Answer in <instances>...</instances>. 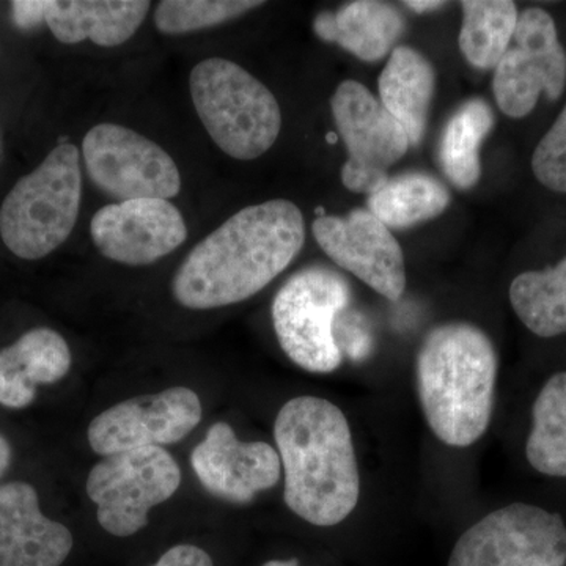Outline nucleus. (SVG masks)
Returning <instances> with one entry per match:
<instances>
[{
	"mask_svg": "<svg viewBox=\"0 0 566 566\" xmlns=\"http://www.w3.org/2000/svg\"><path fill=\"white\" fill-rule=\"evenodd\" d=\"M304 243L297 205L275 199L245 207L189 252L174 277L175 300L192 311L243 303L282 274Z\"/></svg>",
	"mask_w": 566,
	"mask_h": 566,
	"instance_id": "f257e3e1",
	"label": "nucleus"
},
{
	"mask_svg": "<svg viewBox=\"0 0 566 566\" xmlns=\"http://www.w3.org/2000/svg\"><path fill=\"white\" fill-rule=\"evenodd\" d=\"M274 439L286 506L314 526L344 523L359 502L360 475L342 409L319 397L293 398L275 417Z\"/></svg>",
	"mask_w": 566,
	"mask_h": 566,
	"instance_id": "f03ea898",
	"label": "nucleus"
},
{
	"mask_svg": "<svg viewBox=\"0 0 566 566\" xmlns=\"http://www.w3.org/2000/svg\"><path fill=\"white\" fill-rule=\"evenodd\" d=\"M499 357L471 323H447L423 338L417 354V392L428 427L446 446L475 444L493 417Z\"/></svg>",
	"mask_w": 566,
	"mask_h": 566,
	"instance_id": "7ed1b4c3",
	"label": "nucleus"
},
{
	"mask_svg": "<svg viewBox=\"0 0 566 566\" xmlns=\"http://www.w3.org/2000/svg\"><path fill=\"white\" fill-rule=\"evenodd\" d=\"M189 88L205 129L230 158L252 161L277 140L282 129L277 99L238 63L205 59L193 66Z\"/></svg>",
	"mask_w": 566,
	"mask_h": 566,
	"instance_id": "20e7f679",
	"label": "nucleus"
},
{
	"mask_svg": "<svg viewBox=\"0 0 566 566\" xmlns=\"http://www.w3.org/2000/svg\"><path fill=\"white\" fill-rule=\"evenodd\" d=\"M80 151L61 144L14 185L0 207V237L10 252L40 260L61 248L80 216Z\"/></svg>",
	"mask_w": 566,
	"mask_h": 566,
	"instance_id": "39448f33",
	"label": "nucleus"
},
{
	"mask_svg": "<svg viewBox=\"0 0 566 566\" xmlns=\"http://www.w3.org/2000/svg\"><path fill=\"white\" fill-rule=\"evenodd\" d=\"M352 289L344 275L315 264L297 271L273 301V324L281 348L311 374H333L344 356L334 337L337 316L348 308Z\"/></svg>",
	"mask_w": 566,
	"mask_h": 566,
	"instance_id": "423d86ee",
	"label": "nucleus"
},
{
	"mask_svg": "<svg viewBox=\"0 0 566 566\" xmlns=\"http://www.w3.org/2000/svg\"><path fill=\"white\" fill-rule=\"evenodd\" d=\"M180 483L177 460L163 447H144L115 453L93 465L87 494L107 534L132 536L147 526L148 512L169 501Z\"/></svg>",
	"mask_w": 566,
	"mask_h": 566,
	"instance_id": "0eeeda50",
	"label": "nucleus"
},
{
	"mask_svg": "<svg viewBox=\"0 0 566 566\" xmlns=\"http://www.w3.org/2000/svg\"><path fill=\"white\" fill-rule=\"evenodd\" d=\"M449 566H566L565 521L542 506H502L461 535Z\"/></svg>",
	"mask_w": 566,
	"mask_h": 566,
	"instance_id": "6e6552de",
	"label": "nucleus"
},
{
	"mask_svg": "<svg viewBox=\"0 0 566 566\" xmlns=\"http://www.w3.org/2000/svg\"><path fill=\"white\" fill-rule=\"evenodd\" d=\"M82 156L96 188L117 203L169 200L181 191V175L172 156L126 126H93L82 140Z\"/></svg>",
	"mask_w": 566,
	"mask_h": 566,
	"instance_id": "1a4fd4ad",
	"label": "nucleus"
},
{
	"mask_svg": "<svg viewBox=\"0 0 566 566\" xmlns=\"http://www.w3.org/2000/svg\"><path fill=\"white\" fill-rule=\"evenodd\" d=\"M331 109L348 150L342 182L349 191L371 196L389 180L390 167L411 147L408 134L374 93L357 81L338 85Z\"/></svg>",
	"mask_w": 566,
	"mask_h": 566,
	"instance_id": "9d476101",
	"label": "nucleus"
},
{
	"mask_svg": "<svg viewBox=\"0 0 566 566\" xmlns=\"http://www.w3.org/2000/svg\"><path fill=\"white\" fill-rule=\"evenodd\" d=\"M566 87V51L556 22L546 10L526 9L515 35L494 69L493 92L499 109L512 118L527 117L539 96L557 102Z\"/></svg>",
	"mask_w": 566,
	"mask_h": 566,
	"instance_id": "9b49d317",
	"label": "nucleus"
},
{
	"mask_svg": "<svg viewBox=\"0 0 566 566\" xmlns=\"http://www.w3.org/2000/svg\"><path fill=\"white\" fill-rule=\"evenodd\" d=\"M202 420L199 395L188 387L132 398L96 416L88 427V444L102 457L144 447L180 442Z\"/></svg>",
	"mask_w": 566,
	"mask_h": 566,
	"instance_id": "f8f14e48",
	"label": "nucleus"
},
{
	"mask_svg": "<svg viewBox=\"0 0 566 566\" xmlns=\"http://www.w3.org/2000/svg\"><path fill=\"white\" fill-rule=\"evenodd\" d=\"M316 243L337 266L356 275L389 301L406 289L405 255L389 227L368 210L316 218Z\"/></svg>",
	"mask_w": 566,
	"mask_h": 566,
	"instance_id": "ddd939ff",
	"label": "nucleus"
},
{
	"mask_svg": "<svg viewBox=\"0 0 566 566\" xmlns=\"http://www.w3.org/2000/svg\"><path fill=\"white\" fill-rule=\"evenodd\" d=\"M91 234L96 249L112 262L147 266L180 248L188 227L169 200L137 199L96 211Z\"/></svg>",
	"mask_w": 566,
	"mask_h": 566,
	"instance_id": "4468645a",
	"label": "nucleus"
},
{
	"mask_svg": "<svg viewBox=\"0 0 566 566\" xmlns=\"http://www.w3.org/2000/svg\"><path fill=\"white\" fill-rule=\"evenodd\" d=\"M191 464L205 490L232 504H249L255 494L277 485L281 457L266 442H243L229 423L208 430L193 449Z\"/></svg>",
	"mask_w": 566,
	"mask_h": 566,
	"instance_id": "2eb2a0df",
	"label": "nucleus"
},
{
	"mask_svg": "<svg viewBox=\"0 0 566 566\" xmlns=\"http://www.w3.org/2000/svg\"><path fill=\"white\" fill-rule=\"evenodd\" d=\"M73 545L69 528L41 512L35 488L0 485V566H61Z\"/></svg>",
	"mask_w": 566,
	"mask_h": 566,
	"instance_id": "dca6fc26",
	"label": "nucleus"
},
{
	"mask_svg": "<svg viewBox=\"0 0 566 566\" xmlns=\"http://www.w3.org/2000/svg\"><path fill=\"white\" fill-rule=\"evenodd\" d=\"M70 346L50 327H36L13 345L0 349V405L28 408L35 400L36 386L54 385L71 368Z\"/></svg>",
	"mask_w": 566,
	"mask_h": 566,
	"instance_id": "f3484780",
	"label": "nucleus"
},
{
	"mask_svg": "<svg viewBox=\"0 0 566 566\" xmlns=\"http://www.w3.org/2000/svg\"><path fill=\"white\" fill-rule=\"evenodd\" d=\"M148 10L147 0H44V21L63 44L114 48L139 31Z\"/></svg>",
	"mask_w": 566,
	"mask_h": 566,
	"instance_id": "a211bd4d",
	"label": "nucleus"
},
{
	"mask_svg": "<svg viewBox=\"0 0 566 566\" xmlns=\"http://www.w3.org/2000/svg\"><path fill=\"white\" fill-rule=\"evenodd\" d=\"M318 39L335 43L364 62H378L394 51L405 31L403 14L386 2L357 0L314 21Z\"/></svg>",
	"mask_w": 566,
	"mask_h": 566,
	"instance_id": "6ab92c4d",
	"label": "nucleus"
},
{
	"mask_svg": "<svg viewBox=\"0 0 566 566\" xmlns=\"http://www.w3.org/2000/svg\"><path fill=\"white\" fill-rule=\"evenodd\" d=\"M378 85L379 102L403 126L411 145H419L436 91L434 66L419 51L401 44L390 52Z\"/></svg>",
	"mask_w": 566,
	"mask_h": 566,
	"instance_id": "aec40b11",
	"label": "nucleus"
},
{
	"mask_svg": "<svg viewBox=\"0 0 566 566\" xmlns=\"http://www.w3.org/2000/svg\"><path fill=\"white\" fill-rule=\"evenodd\" d=\"M494 112L482 98L461 104L447 122L439 142V164L458 189L474 188L482 177L480 148L494 128Z\"/></svg>",
	"mask_w": 566,
	"mask_h": 566,
	"instance_id": "412c9836",
	"label": "nucleus"
},
{
	"mask_svg": "<svg viewBox=\"0 0 566 566\" xmlns=\"http://www.w3.org/2000/svg\"><path fill=\"white\" fill-rule=\"evenodd\" d=\"M450 192L433 175L406 172L368 196L367 210L389 229H409L431 221L447 210Z\"/></svg>",
	"mask_w": 566,
	"mask_h": 566,
	"instance_id": "4be33fe9",
	"label": "nucleus"
},
{
	"mask_svg": "<svg viewBox=\"0 0 566 566\" xmlns=\"http://www.w3.org/2000/svg\"><path fill=\"white\" fill-rule=\"evenodd\" d=\"M510 303L532 334L542 338L566 334V256L556 266L516 275Z\"/></svg>",
	"mask_w": 566,
	"mask_h": 566,
	"instance_id": "5701e85b",
	"label": "nucleus"
},
{
	"mask_svg": "<svg viewBox=\"0 0 566 566\" xmlns=\"http://www.w3.org/2000/svg\"><path fill=\"white\" fill-rule=\"evenodd\" d=\"M526 457L538 474L566 479V371L551 376L536 395Z\"/></svg>",
	"mask_w": 566,
	"mask_h": 566,
	"instance_id": "b1692460",
	"label": "nucleus"
},
{
	"mask_svg": "<svg viewBox=\"0 0 566 566\" xmlns=\"http://www.w3.org/2000/svg\"><path fill=\"white\" fill-rule=\"evenodd\" d=\"M460 50L465 61L480 70H494L504 57L517 24V7L512 0H465Z\"/></svg>",
	"mask_w": 566,
	"mask_h": 566,
	"instance_id": "393cba45",
	"label": "nucleus"
},
{
	"mask_svg": "<svg viewBox=\"0 0 566 566\" xmlns=\"http://www.w3.org/2000/svg\"><path fill=\"white\" fill-rule=\"evenodd\" d=\"M262 6L253 0H164L156 7L155 24L164 35H185L216 28Z\"/></svg>",
	"mask_w": 566,
	"mask_h": 566,
	"instance_id": "a878e982",
	"label": "nucleus"
},
{
	"mask_svg": "<svg viewBox=\"0 0 566 566\" xmlns=\"http://www.w3.org/2000/svg\"><path fill=\"white\" fill-rule=\"evenodd\" d=\"M536 180L554 192L566 193V104L532 156Z\"/></svg>",
	"mask_w": 566,
	"mask_h": 566,
	"instance_id": "bb28decb",
	"label": "nucleus"
},
{
	"mask_svg": "<svg viewBox=\"0 0 566 566\" xmlns=\"http://www.w3.org/2000/svg\"><path fill=\"white\" fill-rule=\"evenodd\" d=\"M334 337L342 356L348 354L353 359H364L371 352V335L365 329L359 315L345 308L334 324Z\"/></svg>",
	"mask_w": 566,
	"mask_h": 566,
	"instance_id": "cd10ccee",
	"label": "nucleus"
},
{
	"mask_svg": "<svg viewBox=\"0 0 566 566\" xmlns=\"http://www.w3.org/2000/svg\"><path fill=\"white\" fill-rule=\"evenodd\" d=\"M153 566H214L212 558L202 547L178 545L170 547Z\"/></svg>",
	"mask_w": 566,
	"mask_h": 566,
	"instance_id": "c85d7f7f",
	"label": "nucleus"
},
{
	"mask_svg": "<svg viewBox=\"0 0 566 566\" xmlns=\"http://www.w3.org/2000/svg\"><path fill=\"white\" fill-rule=\"evenodd\" d=\"M11 10L21 29H31L44 21V0H18L11 2Z\"/></svg>",
	"mask_w": 566,
	"mask_h": 566,
	"instance_id": "c756f323",
	"label": "nucleus"
},
{
	"mask_svg": "<svg viewBox=\"0 0 566 566\" xmlns=\"http://www.w3.org/2000/svg\"><path fill=\"white\" fill-rule=\"evenodd\" d=\"M444 6L446 2H439V0H408V2H405V7L416 11V13H430V11L442 9Z\"/></svg>",
	"mask_w": 566,
	"mask_h": 566,
	"instance_id": "7c9ffc66",
	"label": "nucleus"
},
{
	"mask_svg": "<svg viewBox=\"0 0 566 566\" xmlns=\"http://www.w3.org/2000/svg\"><path fill=\"white\" fill-rule=\"evenodd\" d=\"M11 461V446L10 442L0 434V476L6 474Z\"/></svg>",
	"mask_w": 566,
	"mask_h": 566,
	"instance_id": "2f4dec72",
	"label": "nucleus"
},
{
	"mask_svg": "<svg viewBox=\"0 0 566 566\" xmlns=\"http://www.w3.org/2000/svg\"><path fill=\"white\" fill-rule=\"evenodd\" d=\"M263 566H300V564H297V560H271Z\"/></svg>",
	"mask_w": 566,
	"mask_h": 566,
	"instance_id": "473e14b6",
	"label": "nucleus"
},
{
	"mask_svg": "<svg viewBox=\"0 0 566 566\" xmlns=\"http://www.w3.org/2000/svg\"><path fill=\"white\" fill-rule=\"evenodd\" d=\"M327 139H329V142H335L337 140V136H334V134H329V137H327Z\"/></svg>",
	"mask_w": 566,
	"mask_h": 566,
	"instance_id": "72a5a7b5",
	"label": "nucleus"
}]
</instances>
